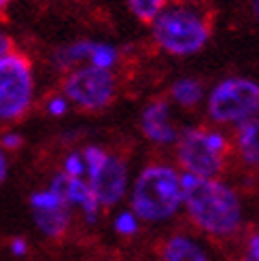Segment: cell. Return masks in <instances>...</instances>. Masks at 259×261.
<instances>
[{
  "mask_svg": "<svg viewBox=\"0 0 259 261\" xmlns=\"http://www.w3.org/2000/svg\"><path fill=\"white\" fill-rule=\"evenodd\" d=\"M180 195L189 217L213 236H229L240 225V202L229 187L213 178L185 174L180 178Z\"/></svg>",
  "mask_w": 259,
  "mask_h": 261,
  "instance_id": "6da1fadb",
  "label": "cell"
},
{
  "mask_svg": "<svg viewBox=\"0 0 259 261\" xmlns=\"http://www.w3.org/2000/svg\"><path fill=\"white\" fill-rule=\"evenodd\" d=\"M180 202H183L180 178L172 168L151 166L136 178L132 191V208L138 217L147 221L168 219L176 213Z\"/></svg>",
  "mask_w": 259,
  "mask_h": 261,
  "instance_id": "7a4b0ae2",
  "label": "cell"
},
{
  "mask_svg": "<svg viewBox=\"0 0 259 261\" xmlns=\"http://www.w3.org/2000/svg\"><path fill=\"white\" fill-rule=\"evenodd\" d=\"M153 34L166 51L176 56L196 54L209 41V23L193 11L174 7L155 17Z\"/></svg>",
  "mask_w": 259,
  "mask_h": 261,
  "instance_id": "3957f363",
  "label": "cell"
},
{
  "mask_svg": "<svg viewBox=\"0 0 259 261\" xmlns=\"http://www.w3.org/2000/svg\"><path fill=\"white\" fill-rule=\"evenodd\" d=\"M32 100L30 62L23 56L0 58V119H19Z\"/></svg>",
  "mask_w": 259,
  "mask_h": 261,
  "instance_id": "277c9868",
  "label": "cell"
},
{
  "mask_svg": "<svg viewBox=\"0 0 259 261\" xmlns=\"http://www.w3.org/2000/svg\"><path fill=\"white\" fill-rule=\"evenodd\" d=\"M225 147L223 136L202 129H187L178 140V160L189 174L213 178L223 166Z\"/></svg>",
  "mask_w": 259,
  "mask_h": 261,
  "instance_id": "5b68a950",
  "label": "cell"
},
{
  "mask_svg": "<svg viewBox=\"0 0 259 261\" xmlns=\"http://www.w3.org/2000/svg\"><path fill=\"white\" fill-rule=\"evenodd\" d=\"M259 109V85L247 79L223 81L211 94L209 113L217 121H242Z\"/></svg>",
  "mask_w": 259,
  "mask_h": 261,
  "instance_id": "8992f818",
  "label": "cell"
},
{
  "mask_svg": "<svg viewBox=\"0 0 259 261\" xmlns=\"http://www.w3.org/2000/svg\"><path fill=\"white\" fill-rule=\"evenodd\" d=\"M113 89H115L113 74L107 68H98V66L76 70L64 83L66 96L76 104H81L83 109L107 107L113 98Z\"/></svg>",
  "mask_w": 259,
  "mask_h": 261,
  "instance_id": "52a82bcc",
  "label": "cell"
},
{
  "mask_svg": "<svg viewBox=\"0 0 259 261\" xmlns=\"http://www.w3.org/2000/svg\"><path fill=\"white\" fill-rule=\"evenodd\" d=\"M92 182H89V189L96 195L98 204L111 206L115 202L121 200V195L125 191V180H127V170L121 160L117 158H109L105 164H102L98 170L89 176Z\"/></svg>",
  "mask_w": 259,
  "mask_h": 261,
  "instance_id": "ba28073f",
  "label": "cell"
},
{
  "mask_svg": "<svg viewBox=\"0 0 259 261\" xmlns=\"http://www.w3.org/2000/svg\"><path fill=\"white\" fill-rule=\"evenodd\" d=\"M238 145L249 164H259V109L242 119L238 129Z\"/></svg>",
  "mask_w": 259,
  "mask_h": 261,
  "instance_id": "9c48e42d",
  "label": "cell"
},
{
  "mask_svg": "<svg viewBox=\"0 0 259 261\" xmlns=\"http://www.w3.org/2000/svg\"><path fill=\"white\" fill-rule=\"evenodd\" d=\"M34 221H36V225L41 227V231L45 233V236L58 238L68 227V221H70L68 206L62 204V206H56V208H38V211H34Z\"/></svg>",
  "mask_w": 259,
  "mask_h": 261,
  "instance_id": "30bf717a",
  "label": "cell"
},
{
  "mask_svg": "<svg viewBox=\"0 0 259 261\" xmlns=\"http://www.w3.org/2000/svg\"><path fill=\"white\" fill-rule=\"evenodd\" d=\"M164 261H209V257L189 238L174 236L164 246Z\"/></svg>",
  "mask_w": 259,
  "mask_h": 261,
  "instance_id": "8fae6325",
  "label": "cell"
},
{
  "mask_svg": "<svg viewBox=\"0 0 259 261\" xmlns=\"http://www.w3.org/2000/svg\"><path fill=\"white\" fill-rule=\"evenodd\" d=\"M172 96H174L180 104H185V107H191V104H196V102L200 100L202 87H200L198 81H193V79H183V81L174 83Z\"/></svg>",
  "mask_w": 259,
  "mask_h": 261,
  "instance_id": "7c38bea8",
  "label": "cell"
},
{
  "mask_svg": "<svg viewBox=\"0 0 259 261\" xmlns=\"http://www.w3.org/2000/svg\"><path fill=\"white\" fill-rule=\"evenodd\" d=\"M127 3L130 9L134 11V15L142 21H153L164 7V0H127Z\"/></svg>",
  "mask_w": 259,
  "mask_h": 261,
  "instance_id": "4fadbf2b",
  "label": "cell"
},
{
  "mask_svg": "<svg viewBox=\"0 0 259 261\" xmlns=\"http://www.w3.org/2000/svg\"><path fill=\"white\" fill-rule=\"evenodd\" d=\"M92 62H94V66L98 68H107L115 62V58H117V51H115L113 47L109 45H94V51H92Z\"/></svg>",
  "mask_w": 259,
  "mask_h": 261,
  "instance_id": "5bb4252c",
  "label": "cell"
},
{
  "mask_svg": "<svg viewBox=\"0 0 259 261\" xmlns=\"http://www.w3.org/2000/svg\"><path fill=\"white\" fill-rule=\"evenodd\" d=\"M142 123H168V104L155 102L142 115Z\"/></svg>",
  "mask_w": 259,
  "mask_h": 261,
  "instance_id": "9a60e30c",
  "label": "cell"
},
{
  "mask_svg": "<svg viewBox=\"0 0 259 261\" xmlns=\"http://www.w3.org/2000/svg\"><path fill=\"white\" fill-rule=\"evenodd\" d=\"M83 158H85V164H87V172H89V176H92L98 168L105 164L107 153L102 149H98V147H87L85 153H83Z\"/></svg>",
  "mask_w": 259,
  "mask_h": 261,
  "instance_id": "2e32d148",
  "label": "cell"
},
{
  "mask_svg": "<svg viewBox=\"0 0 259 261\" xmlns=\"http://www.w3.org/2000/svg\"><path fill=\"white\" fill-rule=\"evenodd\" d=\"M30 202H32V208H34V211H38V208H56V206H62V204H64L54 191L34 193ZM66 206H68V204H66Z\"/></svg>",
  "mask_w": 259,
  "mask_h": 261,
  "instance_id": "e0dca14e",
  "label": "cell"
},
{
  "mask_svg": "<svg viewBox=\"0 0 259 261\" xmlns=\"http://www.w3.org/2000/svg\"><path fill=\"white\" fill-rule=\"evenodd\" d=\"M115 229L119 233H123V236H132V233H136V229H138L136 217L132 213H121L117 217V221H115Z\"/></svg>",
  "mask_w": 259,
  "mask_h": 261,
  "instance_id": "ac0fdd59",
  "label": "cell"
},
{
  "mask_svg": "<svg viewBox=\"0 0 259 261\" xmlns=\"http://www.w3.org/2000/svg\"><path fill=\"white\" fill-rule=\"evenodd\" d=\"M85 170V166H83V160H81V155H70V158L66 160V174L68 176H76L79 178Z\"/></svg>",
  "mask_w": 259,
  "mask_h": 261,
  "instance_id": "d6986e66",
  "label": "cell"
},
{
  "mask_svg": "<svg viewBox=\"0 0 259 261\" xmlns=\"http://www.w3.org/2000/svg\"><path fill=\"white\" fill-rule=\"evenodd\" d=\"M242 261H259V233L251 238V242H249V251H247V255H244Z\"/></svg>",
  "mask_w": 259,
  "mask_h": 261,
  "instance_id": "ffe728a7",
  "label": "cell"
},
{
  "mask_svg": "<svg viewBox=\"0 0 259 261\" xmlns=\"http://www.w3.org/2000/svg\"><path fill=\"white\" fill-rule=\"evenodd\" d=\"M21 145H23V138H21L19 134H7V136L3 138V147H5V149L15 151V149H19Z\"/></svg>",
  "mask_w": 259,
  "mask_h": 261,
  "instance_id": "44dd1931",
  "label": "cell"
},
{
  "mask_svg": "<svg viewBox=\"0 0 259 261\" xmlns=\"http://www.w3.org/2000/svg\"><path fill=\"white\" fill-rule=\"evenodd\" d=\"M49 113L51 115H64V113H66V102H64V100H51Z\"/></svg>",
  "mask_w": 259,
  "mask_h": 261,
  "instance_id": "7402d4cb",
  "label": "cell"
},
{
  "mask_svg": "<svg viewBox=\"0 0 259 261\" xmlns=\"http://www.w3.org/2000/svg\"><path fill=\"white\" fill-rule=\"evenodd\" d=\"M11 49H13V41H11L7 34H0V58L7 56Z\"/></svg>",
  "mask_w": 259,
  "mask_h": 261,
  "instance_id": "603a6c76",
  "label": "cell"
},
{
  "mask_svg": "<svg viewBox=\"0 0 259 261\" xmlns=\"http://www.w3.org/2000/svg\"><path fill=\"white\" fill-rule=\"evenodd\" d=\"M25 249H28V246H25V240H21V238H15L11 242V251L15 253V255H25Z\"/></svg>",
  "mask_w": 259,
  "mask_h": 261,
  "instance_id": "cb8c5ba5",
  "label": "cell"
},
{
  "mask_svg": "<svg viewBox=\"0 0 259 261\" xmlns=\"http://www.w3.org/2000/svg\"><path fill=\"white\" fill-rule=\"evenodd\" d=\"M5 176H7V160H5L3 151H0V182L5 180Z\"/></svg>",
  "mask_w": 259,
  "mask_h": 261,
  "instance_id": "d4e9b609",
  "label": "cell"
},
{
  "mask_svg": "<svg viewBox=\"0 0 259 261\" xmlns=\"http://www.w3.org/2000/svg\"><path fill=\"white\" fill-rule=\"evenodd\" d=\"M255 13H257V17H259V0H255Z\"/></svg>",
  "mask_w": 259,
  "mask_h": 261,
  "instance_id": "484cf974",
  "label": "cell"
},
{
  "mask_svg": "<svg viewBox=\"0 0 259 261\" xmlns=\"http://www.w3.org/2000/svg\"><path fill=\"white\" fill-rule=\"evenodd\" d=\"M9 5V0H0V9H3V7H7Z\"/></svg>",
  "mask_w": 259,
  "mask_h": 261,
  "instance_id": "4316f807",
  "label": "cell"
}]
</instances>
